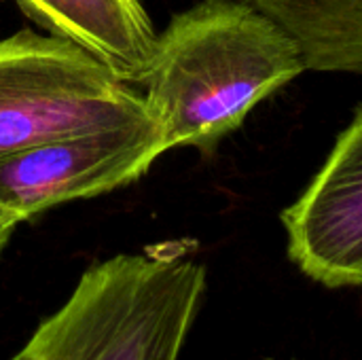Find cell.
Returning <instances> with one entry per match:
<instances>
[{"label": "cell", "instance_id": "6da1fadb", "mask_svg": "<svg viewBox=\"0 0 362 360\" xmlns=\"http://www.w3.org/2000/svg\"><path fill=\"white\" fill-rule=\"evenodd\" d=\"M305 68L299 42L259 6L206 0L157 34L142 98L168 151L210 153Z\"/></svg>", "mask_w": 362, "mask_h": 360}, {"label": "cell", "instance_id": "7a4b0ae2", "mask_svg": "<svg viewBox=\"0 0 362 360\" xmlns=\"http://www.w3.org/2000/svg\"><path fill=\"white\" fill-rule=\"evenodd\" d=\"M206 293V267L178 246L89 267L11 360H178Z\"/></svg>", "mask_w": 362, "mask_h": 360}, {"label": "cell", "instance_id": "3957f363", "mask_svg": "<svg viewBox=\"0 0 362 360\" xmlns=\"http://www.w3.org/2000/svg\"><path fill=\"white\" fill-rule=\"evenodd\" d=\"M144 117L142 93L83 45L32 30L0 38V157Z\"/></svg>", "mask_w": 362, "mask_h": 360}, {"label": "cell", "instance_id": "277c9868", "mask_svg": "<svg viewBox=\"0 0 362 360\" xmlns=\"http://www.w3.org/2000/svg\"><path fill=\"white\" fill-rule=\"evenodd\" d=\"M165 151L151 117L53 138L0 157V206L25 223L59 204L136 182Z\"/></svg>", "mask_w": 362, "mask_h": 360}, {"label": "cell", "instance_id": "5b68a950", "mask_svg": "<svg viewBox=\"0 0 362 360\" xmlns=\"http://www.w3.org/2000/svg\"><path fill=\"white\" fill-rule=\"evenodd\" d=\"M282 223L288 255L308 278L362 286V108Z\"/></svg>", "mask_w": 362, "mask_h": 360}, {"label": "cell", "instance_id": "8992f818", "mask_svg": "<svg viewBox=\"0 0 362 360\" xmlns=\"http://www.w3.org/2000/svg\"><path fill=\"white\" fill-rule=\"evenodd\" d=\"M38 25L66 36L125 83H142L157 32L138 0H15Z\"/></svg>", "mask_w": 362, "mask_h": 360}, {"label": "cell", "instance_id": "52a82bcc", "mask_svg": "<svg viewBox=\"0 0 362 360\" xmlns=\"http://www.w3.org/2000/svg\"><path fill=\"white\" fill-rule=\"evenodd\" d=\"M318 72H362V0H252Z\"/></svg>", "mask_w": 362, "mask_h": 360}, {"label": "cell", "instance_id": "ba28073f", "mask_svg": "<svg viewBox=\"0 0 362 360\" xmlns=\"http://www.w3.org/2000/svg\"><path fill=\"white\" fill-rule=\"evenodd\" d=\"M19 223H23V221L17 214H13L11 210L0 206V252L8 244V240H11V236H13V231L17 229Z\"/></svg>", "mask_w": 362, "mask_h": 360}, {"label": "cell", "instance_id": "9c48e42d", "mask_svg": "<svg viewBox=\"0 0 362 360\" xmlns=\"http://www.w3.org/2000/svg\"><path fill=\"white\" fill-rule=\"evenodd\" d=\"M265 360H274V359H265Z\"/></svg>", "mask_w": 362, "mask_h": 360}]
</instances>
